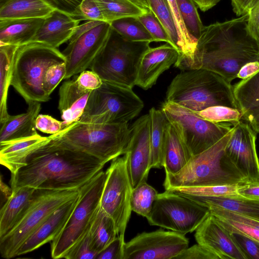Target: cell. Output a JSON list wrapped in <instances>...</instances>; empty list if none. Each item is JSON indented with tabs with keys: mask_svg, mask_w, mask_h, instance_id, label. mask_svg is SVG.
<instances>
[{
	"mask_svg": "<svg viewBox=\"0 0 259 259\" xmlns=\"http://www.w3.org/2000/svg\"><path fill=\"white\" fill-rule=\"evenodd\" d=\"M91 92L81 90L75 79L63 83L59 89L58 109L63 128L79 120Z\"/></svg>",
	"mask_w": 259,
	"mask_h": 259,
	"instance_id": "cell-22",
	"label": "cell"
},
{
	"mask_svg": "<svg viewBox=\"0 0 259 259\" xmlns=\"http://www.w3.org/2000/svg\"><path fill=\"white\" fill-rule=\"evenodd\" d=\"M79 194V188L66 190L35 189L29 204L15 227L0 238V254L16 256L23 242L56 210Z\"/></svg>",
	"mask_w": 259,
	"mask_h": 259,
	"instance_id": "cell-9",
	"label": "cell"
},
{
	"mask_svg": "<svg viewBox=\"0 0 259 259\" xmlns=\"http://www.w3.org/2000/svg\"><path fill=\"white\" fill-rule=\"evenodd\" d=\"M181 195L208 208H221L259 220V199L242 196L208 197L191 195Z\"/></svg>",
	"mask_w": 259,
	"mask_h": 259,
	"instance_id": "cell-27",
	"label": "cell"
},
{
	"mask_svg": "<svg viewBox=\"0 0 259 259\" xmlns=\"http://www.w3.org/2000/svg\"><path fill=\"white\" fill-rule=\"evenodd\" d=\"M192 157L177 130L168 121L163 156L165 174L174 175L178 173Z\"/></svg>",
	"mask_w": 259,
	"mask_h": 259,
	"instance_id": "cell-28",
	"label": "cell"
},
{
	"mask_svg": "<svg viewBox=\"0 0 259 259\" xmlns=\"http://www.w3.org/2000/svg\"><path fill=\"white\" fill-rule=\"evenodd\" d=\"M105 164L51 135L31 152L25 165L11 174V190L23 186L49 190L79 189Z\"/></svg>",
	"mask_w": 259,
	"mask_h": 259,
	"instance_id": "cell-1",
	"label": "cell"
},
{
	"mask_svg": "<svg viewBox=\"0 0 259 259\" xmlns=\"http://www.w3.org/2000/svg\"><path fill=\"white\" fill-rule=\"evenodd\" d=\"M161 110L177 130L192 156L209 148L232 128L230 123H215L177 104L165 101Z\"/></svg>",
	"mask_w": 259,
	"mask_h": 259,
	"instance_id": "cell-11",
	"label": "cell"
},
{
	"mask_svg": "<svg viewBox=\"0 0 259 259\" xmlns=\"http://www.w3.org/2000/svg\"><path fill=\"white\" fill-rule=\"evenodd\" d=\"M208 209L230 233H239L259 241V220L221 208Z\"/></svg>",
	"mask_w": 259,
	"mask_h": 259,
	"instance_id": "cell-31",
	"label": "cell"
},
{
	"mask_svg": "<svg viewBox=\"0 0 259 259\" xmlns=\"http://www.w3.org/2000/svg\"><path fill=\"white\" fill-rule=\"evenodd\" d=\"M98 254V253L92 247L89 230L69 250L64 258L96 259Z\"/></svg>",
	"mask_w": 259,
	"mask_h": 259,
	"instance_id": "cell-44",
	"label": "cell"
},
{
	"mask_svg": "<svg viewBox=\"0 0 259 259\" xmlns=\"http://www.w3.org/2000/svg\"><path fill=\"white\" fill-rule=\"evenodd\" d=\"M175 259H219L209 249L197 243L186 248Z\"/></svg>",
	"mask_w": 259,
	"mask_h": 259,
	"instance_id": "cell-49",
	"label": "cell"
},
{
	"mask_svg": "<svg viewBox=\"0 0 259 259\" xmlns=\"http://www.w3.org/2000/svg\"><path fill=\"white\" fill-rule=\"evenodd\" d=\"M180 54L178 50L168 43L150 47L140 60L135 84L144 90L151 88L163 72L175 64Z\"/></svg>",
	"mask_w": 259,
	"mask_h": 259,
	"instance_id": "cell-19",
	"label": "cell"
},
{
	"mask_svg": "<svg viewBox=\"0 0 259 259\" xmlns=\"http://www.w3.org/2000/svg\"><path fill=\"white\" fill-rule=\"evenodd\" d=\"M150 123L149 115L147 114L130 127L131 139L124 155L133 189L146 182L151 169Z\"/></svg>",
	"mask_w": 259,
	"mask_h": 259,
	"instance_id": "cell-17",
	"label": "cell"
},
{
	"mask_svg": "<svg viewBox=\"0 0 259 259\" xmlns=\"http://www.w3.org/2000/svg\"><path fill=\"white\" fill-rule=\"evenodd\" d=\"M78 9L81 21L96 20L105 22L102 13L95 0H82Z\"/></svg>",
	"mask_w": 259,
	"mask_h": 259,
	"instance_id": "cell-47",
	"label": "cell"
},
{
	"mask_svg": "<svg viewBox=\"0 0 259 259\" xmlns=\"http://www.w3.org/2000/svg\"><path fill=\"white\" fill-rule=\"evenodd\" d=\"M133 89L103 81L89 97L80 122L97 124L127 123L144 107Z\"/></svg>",
	"mask_w": 259,
	"mask_h": 259,
	"instance_id": "cell-8",
	"label": "cell"
},
{
	"mask_svg": "<svg viewBox=\"0 0 259 259\" xmlns=\"http://www.w3.org/2000/svg\"><path fill=\"white\" fill-rule=\"evenodd\" d=\"M75 81L81 90L89 92L99 88L103 82L100 76L91 70H85L80 73Z\"/></svg>",
	"mask_w": 259,
	"mask_h": 259,
	"instance_id": "cell-46",
	"label": "cell"
},
{
	"mask_svg": "<svg viewBox=\"0 0 259 259\" xmlns=\"http://www.w3.org/2000/svg\"><path fill=\"white\" fill-rule=\"evenodd\" d=\"M150 10L162 24L172 46L180 52L179 37L167 0H147Z\"/></svg>",
	"mask_w": 259,
	"mask_h": 259,
	"instance_id": "cell-39",
	"label": "cell"
},
{
	"mask_svg": "<svg viewBox=\"0 0 259 259\" xmlns=\"http://www.w3.org/2000/svg\"><path fill=\"white\" fill-rule=\"evenodd\" d=\"M248 14L205 26L190 56L178 59L181 70L205 69L232 82L241 68L259 62V42L247 28Z\"/></svg>",
	"mask_w": 259,
	"mask_h": 259,
	"instance_id": "cell-2",
	"label": "cell"
},
{
	"mask_svg": "<svg viewBox=\"0 0 259 259\" xmlns=\"http://www.w3.org/2000/svg\"><path fill=\"white\" fill-rule=\"evenodd\" d=\"M197 243L204 246L219 259H246L231 233L210 213L195 230Z\"/></svg>",
	"mask_w": 259,
	"mask_h": 259,
	"instance_id": "cell-18",
	"label": "cell"
},
{
	"mask_svg": "<svg viewBox=\"0 0 259 259\" xmlns=\"http://www.w3.org/2000/svg\"><path fill=\"white\" fill-rule=\"evenodd\" d=\"M89 233L92 247L98 253L117 237L114 221L100 207L93 219Z\"/></svg>",
	"mask_w": 259,
	"mask_h": 259,
	"instance_id": "cell-33",
	"label": "cell"
},
{
	"mask_svg": "<svg viewBox=\"0 0 259 259\" xmlns=\"http://www.w3.org/2000/svg\"><path fill=\"white\" fill-rule=\"evenodd\" d=\"M221 0H194L198 7L206 12L217 5Z\"/></svg>",
	"mask_w": 259,
	"mask_h": 259,
	"instance_id": "cell-57",
	"label": "cell"
},
{
	"mask_svg": "<svg viewBox=\"0 0 259 259\" xmlns=\"http://www.w3.org/2000/svg\"><path fill=\"white\" fill-rule=\"evenodd\" d=\"M234 13L238 16L248 14L259 0H231Z\"/></svg>",
	"mask_w": 259,
	"mask_h": 259,
	"instance_id": "cell-53",
	"label": "cell"
},
{
	"mask_svg": "<svg viewBox=\"0 0 259 259\" xmlns=\"http://www.w3.org/2000/svg\"><path fill=\"white\" fill-rule=\"evenodd\" d=\"M239 193L242 197L259 199V185L247 184L239 190Z\"/></svg>",
	"mask_w": 259,
	"mask_h": 259,
	"instance_id": "cell-56",
	"label": "cell"
},
{
	"mask_svg": "<svg viewBox=\"0 0 259 259\" xmlns=\"http://www.w3.org/2000/svg\"><path fill=\"white\" fill-rule=\"evenodd\" d=\"M44 18L0 20V45L20 46L31 41Z\"/></svg>",
	"mask_w": 259,
	"mask_h": 259,
	"instance_id": "cell-26",
	"label": "cell"
},
{
	"mask_svg": "<svg viewBox=\"0 0 259 259\" xmlns=\"http://www.w3.org/2000/svg\"><path fill=\"white\" fill-rule=\"evenodd\" d=\"M47 137L38 134L29 137L0 143V163L11 174L16 173L26 165L31 152L38 147Z\"/></svg>",
	"mask_w": 259,
	"mask_h": 259,
	"instance_id": "cell-24",
	"label": "cell"
},
{
	"mask_svg": "<svg viewBox=\"0 0 259 259\" xmlns=\"http://www.w3.org/2000/svg\"><path fill=\"white\" fill-rule=\"evenodd\" d=\"M233 131L232 126L217 143L193 156L178 173L165 174V190L179 187L249 184L226 152Z\"/></svg>",
	"mask_w": 259,
	"mask_h": 259,
	"instance_id": "cell-4",
	"label": "cell"
},
{
	"mask_svg": "<svg viewBox=\"0 0 259 259\" xmlns=\"http://www.w3.org/2000/svg\"><path fill=\"white\" fill-rule=\"evenodd\" d=\"M196 113L202 118L215 123H230L233 125L242 119L240 110L223 105L210 106Z\"/></svg>",
	"mask_w": 259,
	"mask_h": 259,
	"instance_id": "cell-41",
	"label": "cell"
},
{
	"mask_svg": "<svg viewBox=\"0 0 259 259\" xmlns=\"http://www.w3.org/2000/svg\"><path fill=\"white\" fill-rule=\"evenodd\" d=\"M104 22L96 20H87L84 23L79 24L76 27L72 36L68 41H72L96 26Z\"/></svg>",
	"mask_w": 259,
	"mask_h": 259,
	"instance_id": "cell-54",
	"label": "cell"
},
{
	"mask_svg": "<svg viewBox=\"0 0 259 259\" xmlns=\"http://www.w3.org/2000/svg\"><path fill=\"white\" fill-rule=\"evenodd\" d=\"M26 112L11 115L1 123L0 143L34 136L35 121L41 110V102L31 101L28 104Z\"/></svg>",
	"mask_w": 259,
	"mask_h": 259,
	"instance_id": "cell-23",
	"label": "cell"
},
{
	"mask_svg": "<svg viewBox=\"0 0 259 259\" xmlns=\"http://www.w3.org/2000/svg\"><path fill=\"white\" fill-rule=\"evenodd\" d=\"M209 213L207 207L165 190L158 194L146 219L150 225L186 235L195 231Z\"/></svg>",
	"mask_w": 259,
	"mask_h": 259,
	"instance_id": "cell-12",
	"label": "cell"
},
{
	"mask_svg": "<svg viewBox=\"0 0 259 259\" xmlns=\"http://www.w3.org/2000/svg\"><path fill=\"white\" fill-rule=\"evenodd\" d=\"M247 28L252 36L259 42V3L248 13Z\"/></svg>",
	"mask_w": 259,
	"mask_h": 259,
	"instance_id": "cell-52",
	"label": "cell"
},
{
	"mask_svg": "<svg viewBox=\"0 0 259 259\" xmlns=\"http://www.w3.org/2000/svg\"><path fill=\"white\" fill-rule=\"evenodd\" d=\"M61 62L66 58L57 48L35 41L20 45L14 56L11 85L27 104L47 102L51 98L43 89L44 76L50 66Z\"/></svg>",
	"mask_w": 259,
	"mask_h": 259,
	"instance_id": "cell-5",
	"label": "cell"
},
{
	"mask_svg": "<svg viewBox=\"0 0 259 259\" xmlns=\"http://www.w3.org/2000/svg\"><path fill=\"white\" fill-rule=\"evenodd\" d=\"M259 70V62H251L243 65L240 69L237 78L245 79Z\"/></svg>",
	"mask_w": 259,
	"mask_h": 259,
	"instance_id": "cell-55",
	"label": "cell"
},
{
	"mask_svg": "<svg viewBox=\"0 0 259 259\" xmlns=\"http://www.w3.org/2000/svg\"><path fill=\"white\" fill-rule=\"evenodd\" d=\"M165 101L195 113L215 105L240 110L231 82L202 68L182 70L168 85Z\"/></svg>",
	"mask_w": 259,
	"mask_h": 259,
	"instance_id": "cell-3",
	"label": "cell"
},
{
	"mask_svg": "<svg viewBox=\"0 0 259 259\" xmlns=\"http://www.w3.org/2000/svg\"><path fill=\"white\" fill-rule=\"evenodd\" d=\"M149 44L128 40L111 28L105 46L90 68L103 81L133 89L140 60Z\"/></svg>",
	"mask_w": 259,
	"mask_h": 259,
	"instance_id": "cell-7",
	"label": "cell"
},
{
	"mask_svg": "<svg viewBox=\"0 0 259 259\" xmlns=\"http://www.w3.org/2000/svg\"><path fill=\"white\" fill-rule=\"evenodd\" d=\"M35 127L42 133L53 135L62 130L63 123L49 115L39 114L36 119Z\"/></svg>",
	"mask_w": 259,
	"mask_h": 259,
	"instance_id": "cell-48",
	"label": "cell"
},
{
	"mask_svg": "<svg viewBox=\"0 0 259 259\" xmlns=\"http://www.w3.org/2000/svg\"><path fill=\"white\" fill-rule=\"evenodd\" d=\"M230 233L234 242L246 259H259V241L239 233Z\"/></svg>",
	"mask_w": 259,
	"mask_h": 259,
	"instance_id": "cell-45",
	"label": "cell"
},
{
	"mask_svg": "<svg viewBox=\"0 0 259 259\" xmlns=\"http://www.w3.org/2000/svg\"><path fill=\"white\" fill-rule=\"evenodd\" d=\"M54 10L42 0H9L0 7V20L45 19Z\"/></svg>",
	"mask_w": 259,
	"mask_h": 259,
	"instance_id": "cell-30",
	"label": "cell"
},
{
	"mask_svg": "<svg viewBox=\"0 0 259 259\" xmlns=\"http://www.w3.org/2000/svg\"><path fill=\"white\" fill-rule=\"evenodd\" d=\"M137 18L149 32L154 41H164L172 46L166 31L151 10L145 12Z\"/></svg>",
	"mask_w": 259,
	"mask_h": 259,
	"instance_id": "cell-42",
	"label": "cell"
},
{
	"mask_svg": "<svg viewBox=\"0 0 259 259\" xmlns=\"http://www.w3.org/2000/svg\"><path fill=\"white\" fill-rule=\"evenodd\" d=\"M111 30L110 24L104 22L76 39L69 41L62 52L66 58L64 79H69L91 67L105 46Z\"/></svg>",
	"mask_w": 259,
	"mask_h": 259,
	"instance_id": "cell-15",
	"label": "cell"
},
{
	"mask_svg": "<svg viewBox=\"0 0 259 259\" xmlns=\"http://www.w3.org/2000/svg\"><path fill=\"white\" fill-rule=\"evenodd\" d=\"M106 178L100 207L115 222L117 236L124 240V234L132 209L133 190L125 155L113 159L106 171Z\"/></svg>",
	"mask_w": 259,
	"mask_h": 259,
	"instance_id": "cell-13",
	"label": "cell"
},
{
	"mask_svg": "<svg viewBox=\"0 0 259 259\" xmlns=\"http://www.w3.org/2000/svg\"><path fill=\"white\" fill-rule=\"evenodd\" d=\"M185 26L191 37L197 41L204 27L194 0H176Z\"/></svg>",
	"mask_w": 259,
	"mask_h": 259,
	"instance_id": "cell-40",
	"label": "cell"
},
{
	"mask_svg": "<svg viewBox=\"0 0 259 259\" xmlns=\"http://www.w3.org/2000/svg\"><path fill=\"white\" fill-rule=\"evenodd\" d=\"M19 46L0 45V123L10 115L7 106L8 91L11 85L14 56Z\"/></svg>",
	"mask_w": 259,
	"mask_h": 259,
	"instance_id": "cell-32",
	"label": "cell"
},
{
	"mask_svg": "<svg viewBox=\"0 0 259 259\" xmlns=\"http://www.w3.org/2000/svg\"><path fill=\"white\" fill-rule=\"evenodd\" d=\"M167 1L178 35V46L180 52L179 58L189 57L194 52L197 41L188 33L176 0Z\"/></svg>",
	"mask_w": 259,
	"mask_h": 259,
	"instance_id": "cell-38",
	"label": "cell"
},
{
	"mask_svg": "<svg viewBox=\"0 0 259 259\" xmlns=\"http://www.w3.org/2000/svg\"><path fill=\"white\" fill-rule=\"evenodd\" d=\"M55 136L66 145L106 163L124 155L131 139L127 123L74 122Z\"/></svg>",
	"mask_w": 259,
	"mask_h": 259,
	"instance_id": "cell-6",
	"label": "cell"
},
{
	"mask_svg": "<svg viewBox=\"0 0 259 259\" xmlns=\"http://www.w3.org/2000/svg\"><path fill=\"white\" fill-rule=\"evenodd\" d=\"M189 243L185 235L172 231L143 232L125 242L123 259H175Z\"/></svg>",
	"mask_w": 259,
	"mask_h": 259,
	"instance_id": "cell-14",
	"label": "cell"
},
{
	"mask_svg": "<svg viewBox=\"0 0 259 259\" xmlns=\"http://www.w3.org/2000/svg\"><path fill=\"white\" fill-rule=\"evenodd\" d=\"M136 5L140 7L141 8L146 10H150L149 6L147 3V0H129Z\"/></svg>",
	"mask_w": 259,
	"mask_h": 259,
	"instance_id": "cell-59",
	"label": "cell"
},
{
	"mask_svg": "<svg viewBox=\"0 0 259 259\" xmlns=\"http://www.w3.org/2000/svg\"><path fill=\"white\" fill-rule=\"evenodd\" d=\"M35 190L29 186L12 190L0 210V238L7 235L21 218Z\"/></svg>",
	"mask_w": 259,
	"mask_h": 259,
	"instance_id": "cell-25",
	"label": "cell"
},
{
	"mask_svg": "<svg viewBox=\"0 0 259 259\" xmlns=\"http://www.w3.org/2000/svg\"><path fill=\"white\" fill-rule=\"evenodd\" d=\"M248 183L195 187L171 188L169 191L180 195L208 197H240L239 190Z\"/></svg>",
	"mask_w": 259,
	"mask_h": 259,
	"instance_id": "cell-36",
	"label": "cell"
},
{
	"mask_svg": "<svg viewBox=\"0 0 259 259\" xmlns=\"http://www.w3.org/2000/svg\"><path fill=\"white\" fill-rule=\"evenodd\" d=\"M150 117V144L151 168H162L168 120L161 110L154 107L148 113Z\"/></svg>",
	"mask_w": 259,
	"mask_h": 259,
	"instance_id": "cell-29",
	"label": "cell"
},
{
	"mask_svg": "<svg viewBox=\"0 0 259 259\" xmlns=\"http://www.w3.org/2000/svg\"><path fill=\"white\" fill-rule=\"evenodd\" d=\"M233 127L226 152L249 184L259 185V159L256 148L257 134L242 120Z\"/></svg>",
	"mask_w": 259,
	"mask_h": 259,
	"instance_id": "cell-16",
	"label": "cell"
},
{
	"mask_svg": "<svg viewBox=\"0 0 259 259\" xmlns=\"http://www.w3.org/2000/svg\"><path fill=\"white\" fill-rule=\"evenodd\" d=\"M110 24L113 29L128 40L150 43L154 41L137 17H124L114 20Z\"/></svg>",
	"mask_w": 259,
	"mask_h": 259,
	"instance_id": "cell-35",
	"label": "cell"
},
{
	"mask_svg": "<svg viewBox=\"0 0 259 259\" xmlns=\"http://www.w3.org/2000/svg\"><path fill=\"white\" fill-rule=\"evenodd\" d=\"M9 0H0V7L5 4Z\"/></svg>",
	"mask_w": 259,
	"mask_h": 259,
	"instance_id": "cell-60",
	"label": "cell"
},
{
	"mask_svg": "<svg viewBox=\"0 0 259 259\" xmlns=\"http://www.w3.org/2000/svg\"><path fill=\"white\" fill-rule=\"evenodd\" d=\"M66 73V62L53 64L47 69L42 80L43 89L47 96L50 97L55 89L64 79Z\"/></svg>",
	"mask_w": 259,
	"mask_h": 259,
	"instance_id": "cell-43",
	"label": "cell"
},
{
	"mask_svg": "<svg viewBox=\"0 0 259 259\" xmlns=\"http://www.w3.org/2000/svg\"><path fill=\"white\" fill-rule=\"evenodd\" d=\"M80 20L58 10L44 19L31 41L45 43L58 48L69 41Z\"/></svg>",
	"mask_w": 259,
	"mask_h": 259,
	"instance_id": "cell-21",
	"label": "cell"
},
{
	"mask_svg": "<svg viewBox=\"0 0 259 259\" xmlns=\"http://www.w3.org/2000/svg\"><path fill=\"white\" fill-rule=\"evenodd\" d=\"M95 1L102 12L105 22L109 23L124 17H137L148 11L141 8L129 0Z\"/></svg>",
	"mask_w": 259,
	"mask_h": 259,
	"instance_id": "cell-34",
	"label": "cell"
},
{
	"mask_svg": "<svg viewBox=\"0 0 259 259\" xmlns=\"http://www.w3.org/2000/svg\"><path fill=\"white\" fill-rule=\"evenodd\" d=\"M245 121L259 135V109L249 115Z\"/></svg>",
	"mask_w": 259,
	"mask_h": 259,
	"instance_id": "cell-58",
	"label": "cell"
},
{
	"mask_svg": "<svg viewBox=\"0 0 259 259\" xmlns=\"http://www.w3.org/2000/svg\"><path fill=\"white\" fill-rule=\"evenodd\" d=\"M79 194L53 212L21 245L16 256L34 251L53 241L63 229L72 214Z\"/></svg>",
	"mask_w": 259,
	"mask_h": 259,
	"instance_id": "cell-20",
	"label": "cell"
},
{
	"mask_svg": "<svg viewBox=\"0 0 259 259\" xmlns=\"http://www.w3.org/2000/svg\"><path fill=\"white\" fill-rule=\"evenodd\" d=\"M106 178L102 170L79 188L77 203L67 223L57 236L51 241L53 258H64L69 250L89 231L100 207Z\"/></svg>",
	"mask_w": 259,
	"mask_h": 259,
	"instance_id": "cell-10",
	"label": "cell"
},
{
	"mask_svg": "<svg viewBox=\"0 0 259 259\" xmlns=\"http://www.w3.org/2000/svg\"><path fill=\"white\" fill-rule=\"evenodd\" d=\"M125 241L118 236L98 253L96 259H123Z\"/></svg>",
	"mask_w": 259,
	"mask_h": 259,
	"instance_id": "cell-51",
	"label": "cell"
},
{
	"mask_svg": "<svg viewBox=\"0 0 259 259\" xmlns=\"http://www.w3.org/2000/svg\"><path fill=\"white\" fill-rule=\"evenodd\" d=\"M158 194L156 189L146 182L142 183L133 189L131 199L132 210L146 218L151 212Z\"/></svg>",
	"mask_w": 259,
	"mask_h": 259,
	"instance_id": "cell-37",
	"label": "cell"
},
{
	"mask_svg": "<svg viewBox=\"0 0 259 259\" xmlns=\"http://www.w3.org/2000/svg\"><path fill=\"white\" fill-rule=\"evenodd\" d=\"M42 1L54 9L66 13L80 20L78 8L82 0Z\"/></svg>",
	"mask_w": 259,
	"mask_h": 259,
	"instance_id": "cell-50",
	"label": "cell"
}]
</instances>
